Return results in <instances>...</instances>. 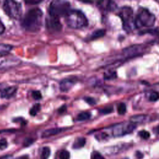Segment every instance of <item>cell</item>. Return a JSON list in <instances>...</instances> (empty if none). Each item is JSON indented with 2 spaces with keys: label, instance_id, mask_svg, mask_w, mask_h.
Returning <instances> with one entry per match:
<instances>
[{
  "label": "cell",
  "instance_id": "cell-34",
  "mask_svg": "<svg viewBox=\"0 0 159 159\" xmlns=\"http://www.w3.org/2000/svg\"><path fill=\"white\" fill-rule=\"evenodd\" d=\"M4 31H5V27H4V24L3 23L1 19H0V34H2Z\"/></svg>",
  "mask_w": 159,
  "mask_h": 159
},
{
  "label": "cell",
  "instance_id": "cell-17",
  "mask_svg": "<svg viewBox=\"0 0 159 159\" xmlns=\"http://www.w3.org/2000/svg\"><path fill=\"white\" fill-rule=\"evenodd\" d=\"M106 33V31L104 29H97L96 31H94L93 33L91 34L90 39V40H95L99 38H101L105 35Z\"/></svg>",
  "mask_w": 159,
  "mask_h": 159
},
{
  "label": "cell",
  "instance_id": "cell-7",
  "mask_svg": "<svg viewBox=\"0 0 159 159\" xmlns=\"http://www.w3.org/2000/svg\"><path fill=\"white\" fill-rule=\"evenodd\" d=\"M135 128L136 124L130 121L116 124L111 127L110 129L113 137H121L133 133Z\"/></svg>",
  "mask_w": 159,
  "mask_h": 159
},
{
  "label": "cell",
  "instance_id": "cell-25",
  "mask_svg": "<svg viewBox=\"0 0 159 159\" xmlns=\"http://www.w3.org/2000/svg\"><path fill=\"white\" fill-rule=\"evenodd\" d=\"M113 111V108L111 106H106L105 108H104L101 110H99V112L101 113V114L103 115H108L110 114V113L112 112Z\"/></svg>",
  "mask_w": 159,
  "mask_h": 159
},
{
  "label": "cell",
  "instance_id": "cell-23",
  "mask_svg": "<svg viewBox=\"0 0 159 159\" xmlns=\"http://www.w3.org/2000/svg\"><path fill=\"white\" fill-rule=\"evenodd\" d=\"M126 105L123 103H121L117 106V112L118 114L120 115H123L126 112Z\"/></svg>",
  "mask_w": 159,
  "mask_h": 159
},
{
  "label": "cell",
  "instance_id": "cell-2",
  "mask_svg": "<svg viewBox=\"0 0 159 159\" xmlns=\"http://www.w3.org/2000/svg\"><path fill=\"white\" fill-rule=\"evenodd\" d=\"M65 21L69 28L80 29L88 26V22L84 13L78 10H70L65 16Z\"/></svg>",
  "mask_w": 159,
  "mask_h": 159
},
{
  "label": "cell",
  "instance_id": "cell-15",
  "mask_svg": "<svg viewBox=\"0 0 159 159\" xmlns=\"http://www.w3.org/2000/svg\"><path fill=\"white\" fill-rule=\"evenodd\" d=\"M67 128H53L44 131L42 134V138H46L49 137L51 136L55 135L57 134H60L62 132L65 131L67 130Z\"/></svg>",
  "mask_w": 159,
  "mask_h": 159
},
{
  "label": "cell",
  "instance_id": "cell-11",
  "mask_svg": "<svg viewBox=\"0 0 159 159\" xmlns=\"http://www.w3.org/2000/svg\"><path fill=\"white\" fill-rule=\"evenodd\" d=\"M129 144H121L115 146H112L105 149V153L108 156L116 155L128 149L129 147Z\"/></svg>",
  "mask_w": 159,
  "mask_h": 159
},
{
  "label": "cell",
  "instance_id": "cell-13",
  "mask_svg": "<svg viewBox=\"0 0 159 159\" xmlns=\"http://www.w3.org/2000/svg\"><path fill=\"white\" fill-rule=\"evenodd\" d=\"M152 118L151 116L148 115H135L131 117L130 121L133 122V123L137 124H142L145 123V122H148L151 121Z\"/></svg>",
  "mask_w": 159,
  "mask_h": 159
},
{
  "label": "cell",
  "instance_id": "cell-24",
  "mask_svg": "<svg viewBox=\"0 0 159 159\" xmlns=\"http://www.w3.org/2000/svg\"><path fill=\"white\" fill-rule=\"evenodd\" d=\"M117 8V6L116 3L113 1H108L106 6V10L108 11H115V10H116Z\"/></svg>",
  "mask_w": 159,
  "mask_h": 159
},
{
  "label": "cell",
  "instance_id": "cell-41",
  "mask_svg": "<svg viewBox=\"0 0 159 159\" xmlns=\"http://www.w3.org/2000/svg\"><path fill=\"white\" fill-rule=\"evenodd\" d=\"M0 90H1V91L3 90V89H1V84H0Z\"/></svg>",
  "mask_w": 159,
  "mask_h": 159
},
{
  "label": "cell",
  "instance_id": "cell-5",
  "mask_svg": "<svg viewBox=\"0 0 159 159\" xmlns=\"http://www.w3.org/2000/svg\"><path fill=\"white\" fill-rule=\"evenodd\" d=\"M118 15L122 19L123 29L127 33H130L133 31V28L135 27L133 9L129 6L122 7L119 11Z\"/></svg>",
  "mask_w": 159,
  "mask_h": 159
},
{
  "label": "cell",
  "instance_id": "cell-31",
  "mask_svg": "<svg viewBox=\"0 0 159 159\" xmlns=\"http://www.w3.org/2000/svg\"><path fill=\"white\" fill-rule=\"evenodd\" d=\"M92 159H104L100 153L94 152L92 155Z\"/></svg>",
  "mask_w": 159,
  "mask_h": 159
},
{
  "label": "cell",
  "instance_id": "cell-35",
  "mask_svg": "<svg viewBox=\"0 0 159 159\" xmlns=\"http://www.w3.org/2000/svg\"><path fill=\"white\" fill-rule=\"evenodd\" d=\"M67 110V107L65 105H63L62 106H61L60 108L58 110V112L59 113H60V114H62V113L64 112Z\"/></svg>",
  "mask_w": 159,
  "mask_h": 159
},
{
  "label": "cell",
  "instance_id": "cell-9",
  "mask_svg": "<svg viewBox=\"0 0 159 159\" xmlns=\"http://www.w3.org/2000/svg\"><path fill=\"white\" fill-rule=\"evenodd\" d=\"M147 47L144 45H133L124 49L122 52L126 58H133L142 55L147 51Z\"/></svg>",
  "mask_w": 159,
  "mask_h": 159
},
{
  "label": "cell",
  "instance_id": "cell-12",
  "mask_svg": "<svg viewBox=\"0 0 159 159\" xmlns=\"http://www.w3.org/2000/svg\"><path fill=\"white\" fill-rule=\"evenodd\" d=\"M76 83V80L74 78H66L63 80L60 83V90L62 92H69Z\"/></svg>",
  "mask_w": 159,
  "mask_h": 159
},
{
  "label": "cell",
  "instance_id": "cell-4",
  "mask_svg": "<svg viewBox=\"0 0 159 159\" xmlns=\"http://www.w3.org/2000/svg\"><path fill=\"white\" fill-rule=\"evenodd\" d=\"M70 10V4L66 1H53L49 8V15L59 18L65 16Z\"/></svg>",
  "mask_w": 159,
  "mask_h": 159
},
{
  "label": "cell",
  "instance_id": "cell-28",
  "mask_svg": "<svg viewBox=\"0 0 159 159\" xmlns=\"http://www.w3.org/2000/svg\"><path fill=\"white\" fill-rule=\"evenodd\" d=\"M32 97H33L35 100H40V99H42V94L39 91H33L32 92Z\"/></svg>",
  "mask_w": 159,
  "mask_h": 159
},
{
  "label": "cell",
  "instance_id": "cell-36",
  "mask_svg": "<svg viewBox=\"0 0 159 159\" xmlns=\"http://www.w3.org/2000/svg\"><path fill=\"white\" fill-rule=\"evenodd\" d=\"M135 156H136V157H137V158H139V159H141V158H143V156H143V154H142L141 152H139V151H137V152H136Z\"/></svg>",
  "mask_w": 159,
  "mask_h": 159
},
{
  "label": "cell",
  "instance_id": "cell-37",
  "mask_svg": "<svg viewBox=\"0 0 159 159\" xmlns=\"http://www.w3.org/2000/svg\"><path fill=\"white\" fill-rule=\"evenodd\" d=\"M12 157L11 156H6L0 158V159H12Z\"/></svg>",
  "mask_w": 159,
  "mask_h": 159
},
{
  "label": "cell",
  "instance_id": "cell-18",
  "mask_svg": "<svg viewBox=\"0 0 159 159\" xmlns=\"http://www.w3.org/2000/svg\"><path fill=\"white\" fill-rule=\"evenodd\" d=\"M86 139L84 137H78L77 138L73 144V148L74 149H80L83 147L85 145Z\"/></svg>",
  "mask_w": 159,
  "mask_h": 159
},
{
  "label": "cell",
  "instance_id": "cell-16",
  "mask_svg": "<svg viewBox=\"0 0 159 159\" xmlns=\"http://www.w3.org/2000/svg\"><path fill=\"white\" fill-rule=\"evenodd\" d=\"M13 49V46L10 44H0V56H7Z\"/></svg>",
  "mask_w": 159,
  "mask_h": 159
},
{
  "label": "cell",
  "instance_id": "cell-1",
  "mask_svg": "<svg viewBox=\"0 0 159 159\" xmlns=\"http://www.w3.org/2000/svg\"><path fill=\"white\" fill-rule=\"evenodd\" d=\"M43 12L40 8H31L22 18L21 24L23 28L29 32H37L42 24Z\"/></svg>",
  "mask_w": 159,
  "mask_h": 159
},
{
  "label": "cell",
  "instance_id": "cell-14",
  "mask_svg": "<svg viewBox=\"0 0 159 159\" xmlns=\"http://www.w3.org/2000/svg\"><path fill=\"white\" fill-rule=\"evenodd\" d=\"M17 92V88L16 87H9L3 88L1 91V97L2 98L9 99L14 97Z\"/></svg>",
  "mask_w": 159,
  "mask_h": 159
},
{
  "label": "cell",
  "instance_id": "cell-30",
  "mask_svg": "<svg viewBox=\"0 0 159 159\" xmlns=\"http://www.w3.org/2000/svg\"><path fill=\"white\" fill-rule=\"evenodd\" d=\"M59 157H60V159H70V153L67 151H63L60 152Z\"/></svg>",
  "mask_w": 159,
  "mask_h": 159
},
{
  "label": "cell",
  "instance_id": "cell-22",
  "mask_svg": "<svg viewBox=\"0 0 159 159\" xmlns=\"http://www.w3.org/2000/svg\"><path fill=\"white\" fill-rule=\"evenodd\" d=\"M51 155V149L48 147H44L41 152V158L42 159H48Z\"/></svg>",
  "mask_w": 159,
  "mask_h": 159
},
{
  "label": "cell",
  "instance_id": "cell-38",
  "mask_svg": "<svg viewBox=\"0 0 159 159\" xmlns=\"http://www.w3.org/2000/svg\"><path fill=\"white\" fill-rule=\"evenodd\" d=\"M41 1H28V2H26V3L27 4H38L39 3H40Z\"/></svg>",
  "mask_w": 159,
  "mask_h": 159
},
{
  "label": "cell",
  "instance_id": "cell-20",
  "mask_svg": "<svg viewBox=\"0 0 159 159\" xmlns=\"http://www.w3.org/2000/svg\"><path fill=\"white\" fill-rule=\"evenodd\" d=\"M91 117V113L90 112L85 111L80 112V114L77 116L76 120L78 121H83L89 119Z\"/></svg>",
  "mask_w": 159,
  "mask_h": 159
},
{
  "label": "cell",
  "instance_id": "cell-32",
  "mask_svg": "<svg viewBox=\"0 0 159 159\" xmlns=\"http://www.w3.org/2000/svg\"><path fill=\"white\" fill-rule=\"evenodd\" d=\"M7 147V141L6 139H3L0 140V150H3Z\"/></svg>",
  "mask_w": 159,
  "mask_h": 159
},
{
  "label": "cell",
  "instance_id": "cell-33",
  "mask_svg": "<svg viewBox=\"0 0 159 159\" xmlns=\"http://www.w3.org/2000/svg\"><path fill=\"white\" fill-rule=\"evenodd\" d=\"M33 142H34L33 139H29V138L28 139H26L24 140V146H26V147L29 146V145H31Z\"/></svg>",
  "mask_w": 159,
  "mask_h": 159
},
{
  "label": "cell",
  "instance_id": "cell-8",
  "mask_svg": "<svg viewBox=\"0 0 159 159\" xmlns=\"http://www.w3.org/2000/svg\"><path fill=\"white\" fill-rule=\"evenodd\" d=\"M21 63V59L10 54L0 56V70L11 69L19 65Z\"/></svg>",
  "mask_w": 159,
  "mask_h": 159
},
{
  "label": "cell",
  "instance_id": "cell-3",
  "mask_svg": "<svg viewBox=\"0 0 159 159\" xmlns=\"http://www.w3.org/2000/svg\"><path fill=\"white\" fill-rule=\"evenodd\" d=\"M156 16L147 9L140 8L134 19V24L136 28L142 27H152L156 22Z\"/></svg>",
  "mask_w": 159,
  "mask_h": 159
},
{
  "label": "cell",
  "instance_id": "cell-39",
  "mask_svg": "<svg viewBox=\"0 0 159 159\" xmlns=\"http://www.w3.org/2000/svg\"><path fill=\"white\" fill-rule=\"evenodd\" d=\"M153 131H155V133H156L157 134H159V126H158L157 127H156V128L155 129H153Z\"/></svg>",
  "mask_w": 159,
  "mask_h": 159
},
{
  "label": "cell",
  "instance_id": "cell-27",
  "mask_svg": "<svg viewBox=\"0 0 159 159\" xmlns=\"http://www.w3.org/2000/svg\"><path fill=\"white\" fill-rule=\"evenodd\" d=\"M139 135L142 139H145V140H147V139H148L150 137V136H151V134H150V133H149V132H147V131L143 130V131H141L139 132Z\"/></svg>",
  "mask_w": 159,
  "mask_h": 159
},
{
  "label": "cell",
  "instance_id": "cell-29",
  "mask_svg": "<svg viewBox=\"0 0 159 159\" xmlns=\"http://www.w3.org/2000/svg\"><path fill=\"white\" fill-rule=\"evenodd\" d=\"M84 100L85 101L86 103H87L89 105H91V106L95 105V104H96V103H97V101H96V100H95V99L92 97H85Z\"/></svg>",
  "mask_w": 159,
  "mask_h": 159
},
{
  "label": "cell",
  "instance_id": "cell-21",
  "mask_svg": "<svg viewBox=\"0 0 159 159\" xmlns=\"http://www.w3.org/2000/svg\"><path fill=\"white\" fill-rule=\"evenodd\" d=\"M40 108H41V106L39 103H36L32 106V108L30 109L29 114L31 116H35L37 115V113L40 111Z\"/></svg>",
  "mask_w": 159,
  "mask_h": 159
},
{
  "label": "cell",
  "instance_id": "cell-6",
  "mask_svg": "<svg viewBox=\"0 0 159 159\" xmlns=\"http://www.w3.org/2000/svg\"><path fill=\"white\" fill-rule=\"evenodd\" d=\"M3 8L6 14L12 19H19L22 16V5L19 2L5 1L3 3Z\"/></svg>",
  "mask_w": 159,
  "mask_h": 159
},
{
  "label": "cell",
  "instance_id": "cell-19",
  "mask_svg": "<svg viewBox=\"0 0 159 159\" xmlns=\"http://www.w3.org/2000/svg\"><path fill=\"white\" fill-rule=\"evenodd\" d=\"M117 74L115 71L109 70L104 73V78L105 80H111L116 78Z\"/></svg>",
  "mask_w": 159,
  "mask_h": 159
},
{
  "label": "cell",
  "instance_id": "cell-26",
  "mask_svg": "<svg viewBox=\"0 0 159 159\" xmlns=\"http://www.w3.org/2000/svg\"><path fill=\"white\" fill-rule=\"evenodd\" d=\"M159 99V93L157 92H153L151 94H150L149 96V100L151 101L154 102L157 101Z\"/></svg>",
  "mask_w": 159,
  "mask_h": 159
},
{
  "label": "cell",
  "instance_id": "cell-10",
  "mask_svg": "<svg viewBox=\"0 0 159 159\" xmlns=\"http://www.w3.org/2000/svg\"><path fill=\"white\" fill-rule=\"evenodd\" d=\"M45 26H46L47 30L53 32V33H57V32L60 31L62 28L60 19L49 15L45 20Z\"/></svg>",
  "mask_w": 159,
  "mask_h": 159
},
{
  "label": "cell",
  "instance_id": "cell-40",
  "mask_svg": "<svg viewBox=\"0 0 159 159\" xmlns=\"http://www.w3.org/2000/svg\"><path fill=\"white\" fill-rule=\"evenodd\" d=\"M20 159H28V157H22Z\"/></svg>",
  "mask_w": 159,
  "mask_h": 159
}]
</instances>
